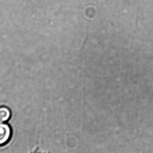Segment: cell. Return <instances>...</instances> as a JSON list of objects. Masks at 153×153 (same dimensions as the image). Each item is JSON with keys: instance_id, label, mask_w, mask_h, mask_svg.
<instances>
[{"instance_id": "cell-1", "label": "cell", "mask_w": 153, "mask_h": 153, "mask_svg": "<svg viewBox=\"0 0 153 153\" xmlns=\"http://www.w3.org/2000/svg\"><path fill=\"white\" fill-rule=\"evenodd\" d=\"M12 135V131L11 127L7 124L0 123V146L7 144Z\"/></svg>"}, {"instance_id": "cell-2", "label": "cell", "mask_w": 153, "mask_h": 153, "mask_svg": "<svg viewBox=\"0 0 153 153\" xmlns=\"http://www.w3.org/2000/svg\"><path fill=\"white\" fill-rule=\"evenodd\" d=\"M11 117L10 109L6 106H0V123L9 121Z\"/></svg>"}]
</instances>
